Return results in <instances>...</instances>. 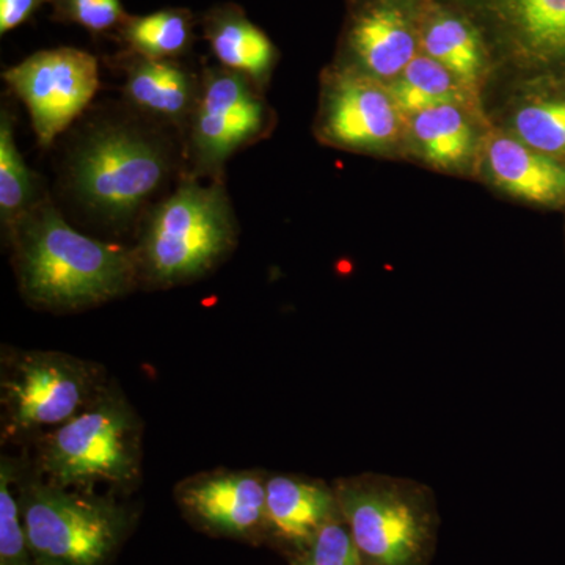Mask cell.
<instances>
[{"label":"cell","mask_w":565,"mask_h":565,"mask_svg":"<svg viewBox=\"0 0 565 565\" xmlns=\"http://www.w3.org/2000/svg\"><path fill=\"white\" fill-rule=\"evenodd\" d=\"M50 0H0V35L25 24Z\"/></svg>","instance_id":"27"},{"label":"cell","mask_w":565,"mask_h":565,"mask_svg":"<svg viewBox=\"0 0 565 565\" xmlns=\"http://www.w3.org/2000/svg\"><path fill=\"white\" fill-rule=\"evenodd\" d=\"M52 20L76 24L93 35L117 31L128 21L121 0H50Z\"/></svg>","instance_id":"25"},{"label":"cell","mask_w":565,"mask_h":565,"mask_svg":"<svg viewBox=\"0 0 565 565\" xmlns=\"http://www.w3.org/2000/svg\"><path fill=\"white\" fill-rule=\"evenodd\" d=\"M388 88L404 117L444 104L467 106L473 99V93L451 71L426 54L416 55Z\"/></svg>","instance_id":"20"},{"label":"cell","mask_w":565,"mask_h":565,"mask_svg":"<svg viewBox=\"0 0 565 565\" xmlns=\"http://www.w3.org/2000/svg\"><path fill=\"white\" fill-rule=\"evenodd\" d=\"M140 222L132 247L140 289L161 291L203 280L232 256L239 241L225 180L203 184L185 173Z\"/></svg>","instance_id":"2"},{"label":"cell","mask_w":565,"mask_h":565,"mask_svg":"<svg viewBox=\"0 0 565 565\" xmlns=\"http://www.w3.org/2000/svg\"><path fill=\"white\" fill-rule=\"evenodd\" d=\"M487 180L512 199L557 207L565 203V166L503 132L490 134L482 151Z\"/></svg>","instance_id":"16"},{"label":"cell","mask_w":565,"mask_h":565,"mask_svg":"<svg viewBox=\"0 0 565 565\" xmlns=\"http://www.w3.org/2000/svg\"><path fill=\"white\" fill-rule=\"evenodd\" d=\"M333 486L311 476L269 473L266 482V545L291 563L327 523L340 516Z\"/></svg>","instance_id":"13"},{"label":"cell","mask_w":565,"mask_h":565,"mask_svg":"<svg viewBox=\"0 0 565 565\" xmlns=\"http://www.w3.org/2000/svg\"><path fill=\"white\" fill-rule=\"evenodd\" d=\"M7 244L21 296L35 310L79 313L140 289L132 248L85 236L47 200L18 223Z\"/></svg>","instance_id":"1"},{"label":"cell","mask_w":565,"mask_h":565,"mask_svg":"<svg viewBox=\"0 0 565 565\" xmlns=\"http://www.w3.org/2000/svg\"><path fill=\"white\" fill-rule=\"evenodd\" d=\"M338 508L364 565H429L440 516L430 487L362 473L333 481Z\"/></svg>","instance_id":"7"},{"label":"cell","mask_w":565,"mask_h":565,"mask_svg":"<svg viewBox=\"0 0 565 565\" xmlns=\"http://www.w3.org/2000/svg\"><path fill=\"white\" fill-rule=\"evenodd\" d=\"M405 132L416 156L440 172L463 173L475 161V128L460 104L412 115Z\"/></svg>","instance_id":"18"},{"label":"cell","mask_w":565,"mask_h":565,"mask_svg":"<svg viewBox=\"0 0 565 565\" xmlns=\"http://www.w3.org/2000/svg\"><path fill=\"white\" fill-rule=\"evenodd\" d=\"M512 137L526 147L565 158V96H537L516 107L512 115Z\"/></svg>","instance_id":"23"},{"label":"cell","mask_w":565,"mask_h":565,"mask_svg":"<svg viewBox=\"0 0 565 565\" xmlns=\"http://www.w3.org/2000/svg\"><path fill=\"white\" fill-rule=\"evenodd\" d=\"M275 114L264 92L244 74L210 66L202 73L199 102L184 136L192 177L225 180V166L237 152L269 137Z\"/></svg>","instance_id":"8"},{"label":"cell","mask_w":565,"mask_h":565,"mask_svg":"<svg viewBox=\"0 0 565 565\" xmlns=\"http://www.w3.org/2000/svg\"><path fill=\"white\" fill-rule=\"evenodd\" d=\"M267 471L215 468L181 479L174 503L185 522L211 537L266 544Z\"/></svg>","instance_id":"12"},{"label":"cell","mask_w":565,"mask_h":565,"mask_svg":"<svg viewBox=\"0 0 565 565\" xmlns=\"http://www.w3.org/2000/svg\"><path fill=\"white\" fill-rule=\"evenodd\" d=\"M204 39L221 66L244 74L262 92L273 79L278 61L273 40L248 20L236 3L212 7L203 18Z\"/></svg>","instance_id":"17"},{"label":"cell","mask_w":565,"mask_h":565,"mask_svg":"<svg viewBox=\"0 0 565 565\" xmlns=\"http://www.w3.org/2000/svg\"><path fill=\"white\" fill-rule=\"evenodd\" d=\"M291 565H364L343 516L322 527L315 541Z\"/></svg>","instance_id":"26"},{"label":"cell","mask_w":565,"mask_h":565,"mask_svg":"<svg viewBox=\"0 0 565 565\" xmlns=\"http://www.w3.org/2000/svg\"><path fill=\"white\" fill-rule=\"evenodd\" d=\"M99 363L61 351L2 345L0 438L29 448L70 422L109 385Z\"/></svg>","instance_id":"6"},{"label":"cell","mask_w":565,"mask_h":565,"mask_svg":"<svg viewBox=\"0 0 565 565\" xmlns=\"http://www.w3.org/2000/svg\"><path fill=\"white\" fill-rule=\"evenodd\" d=\"M145 426L115 382L81 414L24 449L32 470L55 486L131 493L141 481Z\"/></svg>","instance_id":"4"},{"label":"cell","mask_w":565,"mask_h":565,"mask_svg":"<svg viewBox=\"0 0 565 565\" xmlns=\"http://www.w3.org/2000/svg\"><path fill=\"white\" fill-rule=\"evenodd\" d=\"M126 52L151 61H178L193 43V14L188 9H163L129 17L118 29Z\"/></svg>","instance_id":"21"},{"label":"cell","mask_w":565,"mask_h":565,"mask_svg":"<svg viewBox=\"0 0 565 565\" xmlns=\"http://www.w3.org/2000/svg\"><path fill=\"white\" fill-rule=\"evenodd\" d=\"M2 77L28 109L43 148L73 125L99 88L95 55L68 46L35 52L3 71Z\"/></svg>","instance_id":"11"},{"label":"cell","mask_w":565,"mask_h":565,"mask_svg":"<svg viewBox=\"0 0 565 565\" xmlns=\"http://www.w3.org/2000/svg\"><path fill=\"white\" fill-rule=\"evenodd\" d=\"M117 62L125 74L122 96L131 109L145 121L172 128L184 139L199 102L202 74L177 61H151L131 52Z\"/></svg>","instance_id":"15"},{"label":"cell","mask_w":565,"mask_h":565,"mask_svg":"<svg viewBox=\"0 0 565 565\" xmlns=\"http://www.w3.org/2000/svg\"><path fill=\"white\" fill-rule=\"evenodd\" d=\"M13 125L10 110L3 107L0 114V222L6 239L41 202L35 174L14 141Z\"/></svg>","instance_id":"22"},{"label":"cell","mask_w":565,"mask_h":565,"mask_svg":"<svg viewBox=\"0 0 565 565\" xmlns=\"http://www.w3.org/2000/svg\"><path fill=\"white\" fill-rule=\"evenodd\" d=\"M405 0H374L353 18L348 32L351 61L343 65L375 79H396L416 57L419 29Z\"/></svg>","instance_id":"14"},{"label":"cell","mask_w":565,"mask_h":565,"mask_svg":"<svg viewBox=\"0 0 565 565\" xmlns=\"http://www.w3.org/2000/svg\"><path fill=\"white\" fill-rule=\"evenodd\" d=\"M419 43L424 54L451 71L475 95L484 79L489 51L470 21L435 2L433 13L419 29Z\"/></svg>","instance_id":"19"},{"label":"cell","mask_w":565,"mask_h":565,"mask_svg":"<svg viewBox=\"0 0 565 565\" xmlns=\"http://www.w3.org/2000/svg\"><path fill=\"white\" fill-rule=\"evenodd\" d=\"M174 167L172 143L152 126L104 121L90 126L77 140L66 181L82 210L121 232L143 218Z\"/></svg>","instance_id":"3"},{"label":"cell","mask_w":565,"mask_h":565,"mask_svg":"<svg viewBox=\"0 0 565 565\" xmlns=\"http://www.w3.org/2000/svg\"><path fill=\"white\" fill-rule=\"evenodd\" d=\"M315 132L338 150L384 154L403 140L404 115L384 82L340 63L323 73Z\"/></svg>","instance_id":"9"},{"label":"cell","mask_w":565,"mask_h":565,"mask_svg":"<svg viewBox=\"0 0 565 565\" xmlns=\"http://www.w3.org/2000/svg\"><path fill=\"white\" fill-rule=\"evenodd\" d=\"M478 29L487 51L523 70H565V0H435Z\"/></svg>","instance_id":"10"},{"label":"cell","mask_w":565,"mask_h":565,"mask_svg":"<svg viewBox=\"0 0 565 565\" xmlns=\"http://www.w3.org/2000/svg\"><path fill=\"white\" fill-rule=\"evenodd\" d=\"M22 456L18 487L33 563L110 565L136 525L132 505L118 493L52 484Z\"/></svg>","instance_id":"5"},{"label":"cell","mask_w":565,"mask_h":565,"mask_svg":"<svg viewBox=\"0 0 565 565\" xmlns=\"http://www.w3.org/2000/svg\"><path fill=\"white\" fill-rule=\"evenodd\" d=\"M22 465V455L0 457V565H35L21 512Z\"/></svg>","instance_id":"24"}]
</instances>
